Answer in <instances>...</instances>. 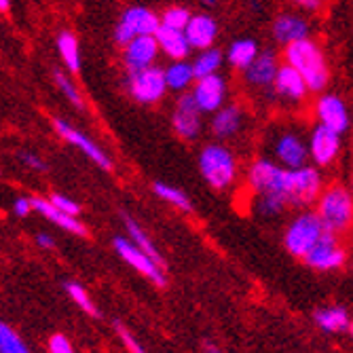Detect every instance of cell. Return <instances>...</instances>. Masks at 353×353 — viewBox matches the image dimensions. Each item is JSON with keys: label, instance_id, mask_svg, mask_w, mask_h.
Returning <instances> with one entry per match:
<instances>
[{"label": "cell", "instance_id": "cell-1", "mask_svg": "<svg viewBox=\"0 0 353 353\" xmlns=\"http://www.w3.org/2000/svg\"><path fill=\"white\" fill-rule=\"evenodd\" d=\"M285 63H290L292 68H296L303 79L307 81L311 91H324L328 81H330V68L326 55L315 41L303 39L292 45H288L283 51Z\"/></svg>", "mask_w": 353, "mask_h": 353}, {"label": "cell", "instance_id": "cell-2", "mask_svg": "<svg viewBox=\"0 0 353 353\" xmlns=\"http://www.w3.org/2000/svg\"><path fill=\"white\" fill-rule=\"evenodd\" d=\"M336 235L326 227V222L319 218L317 212H303L299 214L283 233V245L296 259H305L307 254H311L319 243H324Z\"/></svg>", "mask_w": 353, "mask_h": 353}, {"label": "cell", "instance_id": "cell-3", "mask_svg": "<svg viewBox=\"0 0 353 353\" xmlns=\"http://www.w3.org/2000/svg\"><path fill=\"white\" fill-rule=\"evenodd\" d=\"M197 165L203 180L216 190L229 188L237 178V159L224 144H205L199 152Z\"/></svg>", "mask_w": 353, "mask_h": 353}, {"label": "cell", "instance_id": "cell-4", "mask_svg": "<svg viewBox=\"0 0 353 353\" xmlns=\"http://www.w3.org/2000/svg\"><path fill=\"white\" fill-rule=\"evenodd\" d=\"M317 214L326 222V227L334 233H341L353 222V197L343 186L326 188L317 199Z\"/></svg>", "mask_w": 353, "mask_h": 353}, {"label": "cell", "instance_id": "cell-5", "mask_svg": "<svg viewBox=\"0 0 353 353\" xmlns=\"http://www.w3.org/2000/svg\"><path fill=\"white\" fill-rule=\"evenodd\" d=\"M125 87H127V93H130L138 104H144V106H152L157 102H161L165 98V93L170 91L168 81H165V70L159 66H150L138 72H127Z\"/></svg>", "mask_w": 353, "mask_h": 353}, {"label": "cell", "instance_id": "cell-6", "mask_svg": "<svg viewBox=\"0 0 353 353\" xmlns=\"http://www.w3.org/2000/svg\"><path fill=\"white\" fill-rule=\"evenodd\" d=\"M275 163L288 168V170H301L307 165L309 161V142L303 138L301 132L296 130H277L271 138V146H269Z\"/></svg>", "mask_w": 353, "mask_h": 353}, {"label": "cell", "instance_id": "cell-7", "mask_svg": "<svg viewBox=\"0 0 353 353\" xmlns=\"http://www.w3.org/2000/svg\"><path fill=\"white\" fill-rule=\"evenodd\" d=\"M159 28H161V15H157L154 11L146 7H130L123 11L114 28L112 39L119 47H125L127 43H132L138 37L157 34Z\"/></svg>", "mask_w": 353, "mask_h": 353}, {"label": "cell", "instance_id": "cell-8", "mask_svg": "<svg viewBox=\"0 0 353 353\" xmlns=\"http://www.w3.org/2000/svg\"><path fill=\"white\" fill-rule=\"evenodd\" d=\"M112 248H114V252L121 256V259L127 265L134 267L144 277H148L157 288H165L168 285L165 267H161L154 259H150V256L146 252H142L130 237H114L112 239Z\"/></svg>", "mask_w": 353, "mask_h": 353}, {"label": "cell", "instance_id": "cell-9", "mask_svg": "<svg viewBox=\"0 0 353 353\" xmlns=\"http://www.w3.org/2000/svg\"><path fill=\"white\" fill-rule=\"evenodd\" d=\"M322 192V174L315 165L290 170V174H288V201H290V205L307 208L315 203Z\"/></svg>", "mask_w": 353, "mask_h": 353}, {"label": "cell", "instance_id": "cell-10", "mask_svg": "<svg viewBox=\"0 0 353 353\" xmlns=\"http://www.w3.org/2000/svg\"><path fill=\"white\" fill-rule=\"evenodd\" d=\"M53 130L63 142H68L70 146L81 150L89 159V161L95 163L100 170H104V172L112 170V159L108 157V152L98 142H93L85 132L77 130L74 125H70L68 121H63V119H53Z\"/></svg>", "mask_w": 353, "mask_h": 353}, {"label": "cell", "instance_id": "cell-11", "mask_svg": "<svg viewBox=\"0 0 353 353\" xmlns=\"http://www.w3.org/2000/svg\"><path fill=\"white\" fill-rule=\"evenodd\" d=\"M172 127L182 140H197L203 130V110L197 106L192 93H182L174 112H172Z\"/></svg>", "mask_w": 353, "mask_h": 353}, {"label": "cell", "instance_id": "cell-12", "mask_svg": "<svg viewBox=\"0 0 353 353\" xmlns=\"http://www.w3.org/2000/svg\"><path fill=\"white\" fill-rule=\"evenodd\" d=\"M159 53H161V47H159V41L154 34L138 37L123 47V66L127 72L146 70L150 66H157L154 61Z\"/></svg>", "mask_w": 353, "mask_h": 353}, {"label": "cell", "instance_id": "cell-13", "mask_svg": "<svg viewBox=\"0 0 353 353\" xmlns=\"http://www.w3.org/2000/svg\"><path fill=\"white\" fill-rule=\"evenodd\" d=\"M341 152V134L324 125H315L309 136V157L315 168H328Z\"/></svg>", "mask_w": 353, "mask_h": 353}, {"label": "cell", "instance_id": "cell-14", "mask_svg": "<svg viewBox=\"0 0 353 353\" xmlns=\"http://www.w3.org/2000/svg\"><path fill=\"white\" fill-rule=\"evenodd\" d=\"M315 119L319 125L328 127V130H334L336 134H345L351 125V117H349L345 102L334 93L319 95L315 102Z\"/></svg>", "mask_w": 353, "mask_h": 353}, {"label": "cell", "instance_id": "cell-15", "mask_svg": "<svg viewBox=\"0 0 353 353\" xmlns=\"http://www.w3.org/2000/svg\"><path fill=\"white\" fill-rule=\"evenodd\" d=\"M190 93H192V98H195L197 106L203 110V114H214L224 106V102H227V81L220 74L197 79Z\"/></svg>", "mask_w": 353, "mask_h": 353}, {"label": "cell", "instance_id": "cell-16", "mask_svg": "<svg viewBox=\"0 0 353 353\" xmlns=\"http://www.w3.org/2000/svg\"><path fill=\"white\" fill-rule=\"evenodd\" d=\"M281 68L275 51H261L250 66L243 70V81L252 89H273L275 77Z\"/></svg>", "mask_w": 353, "mask_h": 353}, {"label": "cell", "instance_id": "cell-17", "mask_svg": "<svg viewBox=\"0 0 353 353\" xmlns=\"http://www.w3.org/2000/svg\"><path fill=\"white\" fill-rule=\"evenodd\" d=\"M273 91H275L277 98L299 104V102H303V100L307 98V93H309L311 89H309L307 81L303 79V74H301L296 68H292L290 63H285V61H283V63H281V68H279V72H277V77H275Z\"/></svg>", "mask_w": 353, "mask_h": 353}, {"label": "cell", "instance_id": "cell-18", "mask_svg": "<svg viewBox=\"0 0 353 353\" xmlns=\"http://www.w3.org/2000/svg\"><path fill=\"white\" fill-rule=\"evenodd\" d=\"M245 123V112L239 104H224L218 112L212 114L210 130L218 140H231L241 134Z\"/></svg>", "mask_w": 353, "mask_h": 353}, {"label": "cell", "instance_id": "cell-19", "mask_svg": "<svg viewBox=\"0 0 353 353\" xmlns=\"http://www.w3.org/2000/svg\"><path fill=\"white\" fill-rule=\"evenodd\" d=\"M345 259H347L345 250L339 245L336 235H332L324 243H319L311 254H307L303 261L307 267L315 271H336L345 265Z\"/></svg>", "mask_w": 353, "mask_h": 353}, {"label": "cell", "instance_id": "cell-20", "mask_svg": "<svg viewBox=\"0 0 353 353\" xmlns=\"http://www.w3.org/2000/svg\"><path fill=\"white\" fill-rule=\"evenodd\" d=\"M32 205H34V212H39L43 218H47L51 224H55V227L63 229L66 233H72L77 237H87V227H85V224L77 216H70L63 210H59L51 199L32 197Z\"/></svg>", "mask_w": 353, "mask_h": 353}, {"label": "cell", "instance_id": "cell-21", "mask_svg": "<svg viewBox=\"0 0 353 353\" xmlns=\"http://www.w3.org/2000/svg\"><path fill=\"white\" fill-rule=\"evenodd\" d=\"M271 32H273V39L279 43V45H292L296 41H303V39H309V21L296 13H281L275 17L273 26H271Z\"/></svg>", "mask_w": 353, "mask_h": 353}, {"label": "cell", "instance_id": "cell-22", "mask_svg": "<svg viewBox=\"0 0 353 353\" xmlns=\"http://www.w3.org/2000/svg\"><path fill=\"white\" fill-rule=\"evenodd\" d=\"M186 39L190 43L192 49L203 51V49H212L218 37V23L212 15L208 13H199L192 15L190 23L186 26Z\"/></svg>", "mask_w": 353, "mask_h": 353}, {"label": "cell", "instance_id": "cell-23", "mask_svg": "<svg viewBox=\"0 0 353 353\" xmlns=\"http://www.w3.org/2000/svg\"><path fill=\"white\" fill-rule=\"evenodd\" d=\"M154 37L159 41V47H161V53H165L172 61L186 59L190 55V51H192L184 30H174V28L161 26Z\"/></svg>", "mask_w": 353, "mask_h": 353}, {"label": "cell", "instance_id": "cell-24", "mask_svg": "<svg viewBox=\"0 0 353 353\" xmlns=\"http://www.w3.org/2000/svg\"><path fill=\"white\" fill-rule=\"evenodd\" d=\"M163 70H165V81H168V89L170 91L186 93V89L192 83H197L195 68H192V61L188 63L186 59H176V61H170Z\"/></svg>", "mask_w": 353, "mask_h": 353}, {"label": "cell", "instance_id": "cell-25", "mask_svg": "<svg viewBox=\"0 0 353 353\" xmlns=\"http://www.w3.org/2000/svg\"><path fill=\"white\" fill-rule=\"evenodd\" d=\"M259 53H261V47H259V43H256L254 39H239V41H235V43H231L229 45V49H227V61L231 63V66L235 68V70H245L250 63L259 57Z\"/></svg>", "mask_w": 353, "mask_h": 353}, {"label": "cell", "instance_id": "cell-26", "mask_svg": "<svg viewBox=\"0 0 353 353\" xmlns=\"http://www.w3.org/2000/svg\"><path fill=\"white\" fill-rule=\"evenodd\" d=\"M57 53H59V59L63 61V66H66L70 72H79L81 70V45H79V39L72 34V32L63 30L57 34Z\"/></svg>", "mask_w": 353, "mask_h": 353}, {"label": "cell", "instance_id": "cell-27", "mask_svg": "<svg viewBox=\"0 0 353 353\" xmlns=\"http://www.w3.org/2000/svg\"><path fill=\"white\" fill-rule=\"evenodd\" d=\"M123 224H125V231H127V237H130L142 252H146L150 259H154L161 267H165V259L161 256V252L157 250V245L152 243V239L144 233V229L140 224L130 216V214H123Z\"/></svg>", "mask_w": 353, "mask_h": 353}, {"label": "cell", "instance_id": "cell-28", "mask_svg": "<svg viewBox=\"0 0 353 353\" xmlns=\"http://www.w3.org/2000/svg\"><path fill=\"white\" fill-rule=\"evenodd\" d=\"M315 324L322 328L324 332H341L349 328V313L343 307H326V309H317L315 315Z\"/></svg>", "mask_w": 353, "mask_h": 353}, {"label": "cell", "instance_id": "cell-29", "mask_svg": "<svg viewBox=\"0 0 353 353\" xmlns=\"http://www.w3.org/2000/svg\"><path fill=\"white\" fill-rule=\"evenodd\" d=\"M222 51L212 47V49H203L195 55L192 59V68H195V77L197 79H205V77H212V74H218L220 66H222Z\"/></svg>", "mask_w": 353, "mask_h": 353}, {"label": "cell", "instance_id": "cell-30", "mask_svg": "<svg viewBox=\"0 0 353 353\" xmlns=\"http://www.w3.org/2000/svg\"><path fill=\"white\" fill-rule=\"evenodd\" d=\"M152 190L159 199H163L165 203L182 210V212H192V203L188 199V195L184 190H180L178 186H172V184H165V182H154L152 184Z\"/></svg>", "mask_w": 353, "mask_h": 353}, {"label": "cell", "instance_id": "cell-31", "mask_svg": "<svg viewBox=\"0 0 353 353\" xmlns=\"http://www.w3.org/2000/svg\"><path fill=\"white\" fill-rule=\"evenodd\" d=\"M53 83L57 85V89H59V93L66 98L74 108H85V100H83V95H81V91H79V87L74 85V81L63 72V70H53Z\"/></svg>", "mask_w": 353, "mask_h": 353}, {"label": "cell", "instance_id": "cell-32", "mask_svg": "<svg viewBox=\"0 0 353 353\" xmlns=\"http://www.w3.org/2000/svg\"><path fill=\"white\" fill-rule=\"evenodd\" d=\"M63 288H66V292H68V296L74 301V305L81 307V311H85V313L91 315V317H100V309L93 305V301L89 299L87 290H85V288H83L81 283H77V281H66V283H63Z\"/></svg>", "mask_w": 353, "mask_h": 353}, {"label": "cell", "instance_id": "cell-33", "mask_svg": "<svg viewBox=\"0 0 353 353\" xmlns=\"http://www.w3.org/2000/svg\"><path fill=\"white\" fill-rule=\"evenodd\" d=\"M259 199H256V212H259L261 216L265 218H273V216H279L288 205V199L281 197V195H273V192H269V195H256Z\"/></svg>", "mask_w": 353, "mask_h": 353}, {"label": "cell", "instance_id": "cell-34", "mask_svg": "<svg viewBox=\"0 0 353 353\" xmlns=\"http://www.w3.org/2000/svg\"><path fill=\"white\" fill-rule=\"evenodd\" d=\"M0 353H30L21 336L9 324H0Z\"/></svg>", "mask_w": 353, "mask_h": 353}, {"label": "cell", "instance_id": "cell-35", "mask_svg": "<svg viewBox=\"0 0 353 353\" xmlns=\"http://www.w3.org/2000/svg\"><path fill=\"white\" fill-rule=\"evenodd\" d=\"M190 19H192V13L186 7H170L161 13V26L174 28V30H186Z\"/></svg>", "mask_w": 353, "mask_h": 353}, {"label": "cell", "instance_id": "cell-36", "mask_svg": "<svg viewBox=\"0 0 353 353\" xmlns=\"http://www.w3.org/2000/svg\"><path fill=\"white\" fill-rule=\"evenodd\" d=\"M114 330H117V334H119V339H121V343H123V347L127 349V353H146L144 351V347L136 341V336L127 330L121 322H114Z\"/></svg>", "mask_w": 353, "mask_h": 353}, {"label": "cell", "instance_id": "cell-37", "mask_svg": "<svg viewBox=\"0 0 353 353\" xmlns=\"http://www.w3.org/2000/svg\"><path fill=\"white\" fill-rule=\"evenodd\" d=\"M59 210H63L66 214H70V216H77L79 218V214H81V205L74 201V199H70V197H66V195H59V192H55V195H51L49 197Z\"/></svg>", "mask_w": 353, "mask_h": 353}, {"label": "cell", "instance_id": "cell-38", "mask_svg": "<svg viewBox=\"0 0 353 353\" xmlns=\"http://www.w3.org/2000/svg\"><path fill=\"white\" fill-rule=\"evenodd\" d=\"M19 159H21V163L30 170H34V172H47V163L43 161V159L37 154V152H30V150H21L19 152Z\"/></svg>", "mask_w": 353, "mask_h": 353}, {"label": "cell", "instance_id": "cell-39", "mask_svg": "<svg viewBox=\"0 0 353 353\" xmlns=\"http://www.w3.org/2000/svg\"><path fill=\"white\" fill-rule=\"evenodd\" d=\"M49 353H77V351L63 334H53L49 339Z\"/></svg>", "mask_w": 353, "mask_h": 353}, {"label": "cell", "instance_id": "cell-40", "mask_svg": "<svg viewBox=\"0 0 353 353\" xmlns=\"http://www.w3.org/2000/svg\"><path fill=\"white\" fill-rule=\"evenodd\" d=\"M11 210H13V214H15L17 218L30 216V212L34 210V205H32V197H17V199L13 201Z\"/></svg>", "mask_w": 353, "mask_h": 353}, {"label": "cell", "instance_id": "cell-41", "mask_svg": "<svg viewBox=\"0 0 353 353\" xmlns=\"http://www.w3.org/2000/svg\"><path fill=\"white\" fill-rule=\"evenodd\" d=\"M292 3L305 11H317L319 5H322V0H292Z\"/></svg>", "mask_w": 353, "mask_h": 353}, {"label": "cell", "instance_id": "cell-42", "mask_svg": "<svg viewBox=\"0 0 353 353\" xmlns=\"http://www.w3.org/2000/svg\"><path fill=\"white\" fill-rule=\"evenodd\" d=\"M37 243H39L41 248H45V250H53V248H55V241H53L51 235H47V233H39V235H37Z\"/></svg>", "mask_w": 353, "mask_h": 353}, {"label": "cell", "instance_id": "cell-43", "mask_svg": "<svg viewBox=\"0 0 353 353\" xmlns=\"http://www.w3.org/2000/svg\"><path fill=\"white\" fill-rule=\"evenodd\" d=\"M9 7H11V0H0V13L7 15L9 13Z\"/></svg>", "mask_w": 353, "mask_h": 353}, {"label": "cell", "instance_id": "cell-44", "mask_svg": "<svg viewBox=\"0 0 353 353\" xmlns=\"http://www.w3.org/2000/svg\"><path fill=\"white\" fill-rule=\"evenodd\" d=\"M205 353H222V351L214 345H205Z\"/></svg>", "mask_w": 353, "mask_h": 353}, {"label": "cell", "instance_id": "cell-45", "mask_svg": "<svg viewBox=\"0 0 353 353\" xmlns=\"http://www.w3.org/2000/svg\"><path fill=\"white\" fill-rule=\"evenodd\" d=\"M203 5H208V7H212V5H216V0H201Z\"/></svg>", "mask_w": 353, "mask_h": 353}, {"label": "cell", "instance_id": "cell-46", "mask_svg": "<svg viewBox=\"0 0 353 353\" xmlns=\"http://www.w3.org/2000/svg\"><path fill=\"white\" fill-rule=\"evenodd\" d=\"M349 334H351V339H353V322L349 324Z\"/></svg>", "mask_w": 353, "mask_h": 353}, {"label": "cell", "instance_id": "cell-47", "mask_svg": "<svg viewBox=\"0 0 353 353\" xmlns=\"http://www.w3.org/2000/svg\"><path fill=\"white\" fill-rule=\"evenodd\" d=\"M351 195H353V178H351Z\"/></svg>", "mask_w": 353, "mask_h": 353}]
</instances>
